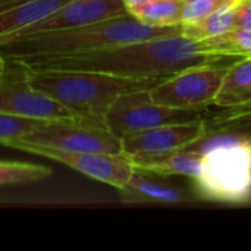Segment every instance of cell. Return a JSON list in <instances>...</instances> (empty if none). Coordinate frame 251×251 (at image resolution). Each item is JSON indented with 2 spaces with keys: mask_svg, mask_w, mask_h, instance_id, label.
<instances>
[{
  "mask_svg": "<svg viewBox=\"0 0 251 251\" xmlns=\"http://www.w3.org/2000/svg\"><path fill=\"white\" fill-rule=\"evenodd\" d=\"M226 57L207 54L199 41L184 35H168L128 43L90 53L63 56H29L6 59L34 71H96L128 78H168L188 66Z\"/></svg>",
  "mask_w": 251,
  "mask_h": 251,
  "instance_id": "obj_1",
  "label": "cell"
},
{
  "mask_svg": "<svg viewBox=\"0 0 251 251\" xmlns=\"http://www.w3.org/2000/svg\"><path fill=\"white\" fill-rule=\"evenodd\" d=\"M178 34H181V24L172 26H154L138 21L128 12L79 26L15 38L0 44V53L6 59L78 54Z\"/></svg>",
  "mask_w": 251,
  "mask_h": 251,
  "instance_id": "obj_2",
  "label": "cell"
},
{
  "mask_svg": "<svg viewBox=\"0 0 251 251\" xmlns=\"http://www.w3.org/2000/svg\"><path fill=\"white\" fill-rule=\"evenodd\" d=\"M21 69L34 88L53 97L78 116L100 122L121 94L151 88L163 81V78H128L96 71Z\"/></svg>",
  "mask_w": 251,
  "mask_h": 251,
  "instance_id": "obj_3",
  "label": "cell"
},
{
  "mask_svg": "<svg viewBox=\"0 0 251 251\" xmlns=\"http://www.w3.org/2000/svg\"><path fill=\"white\" fill-rule=\"evenodd\" d=\"M193 179L201 199L225 204L250 203L251 147L229 144L206 151Z\"/></svg>",
  "mask_w": 251,
  "mask_h": 251,
  "instance_id": "obj_4",
  "label": "cell"
},
{
  "mask_svg": "<svg viewBox=\"0 0 251 251\" xmlns=\"http://www.w3.org/2000/svg\"><path fill=\"white\" fill-rule=\"evenodd\" d=\"M234 57L188 66L150 88L154 103L166 107L204 112L221 91Z\"/></svg>",
  "mask_w": 251,
  "mask_h": 251,
  "instance_id": "obj_5",
  "label": "cell"
},
{
  "mask_svg": "<svg viewBox=\"0 0 251 251\" xmlns=\"http://www.w3.org/2000/svg\"><path fill=\"white\" fill-rule=\"evenodd\" d=\"M203 118V112L166 107L154 103L150 88L134 90L121 94L107 109L103 122L110 132L121 140L171 124L193 122Z\"/></svg>",
  "mask_w": 251,
  "mask_h": 251,
  "instance_id": "obj_6",
  "label": "cell"
},
{
  "mask_svg": "<svg viewBox=\"0 0 251 251\" xmlns=\"http://www.w3.org/2000/svg\"><path fill=\"white\" fill-rule=\"evenodd\" d=\"M18 141L66 151H124L122 140L110 132L104 122L88 118H65L47 121L32 132L18 138Z\"/></svg>",
  "mask_w": 251,
  "mask_h": 251,
  "instance_id": "obj_7",
  "label": "cell"
},
{
  "mask_svg": "<svg viewBox=\"0 0 251 251\" xmlns=\"http://www.w3.org/2000/svg\"><path fill=\"white\" fill-rule=\"evenodd\" d=\"M4 147L16 149L59 162L88 178L109 184L116 190L124 188L131 179L135 168L128 154L122 153H94V151H66L53 147L34 146L18 140L9 141Z\"/></svg>",
  "mask_w": 251,
  "mask_h": 251,
  "instance_id": "obj_8",
  "label": "cell"
},
{
  "mask_svg": "<svg viewBox=\"0 0 251 251\" xmlns=\"http://www.w3.org/2000/svg\"><path fill=\"white\" fill-rule=\"evenodd\" d=\"M0 112L38 121L81 118L53 97L34 88L22 69L9 62L6 76L0 81Z\"/></svg>",
  "mask_w": 251,
  "mask_h": 251,
  "instance_id": "obj_9",
  "label": "cell"
},
{
  "mask_svg": "<svg viewBox=\"0 0 251 251\" xmlns=\"http://www.w3.org/2000/svg\"><path fill=\"white\" fill-rule=\"evenodd\" d=\"M124 13H128L124 0H68L65 4H62L59 9H56L49 16L43 18L41 21L3 38L0 44L31 34L79 26L109 19L113 16H119Z\"/></svg>",
  "mask_w": 251,
  "mask_h": 251,
  "instance_id": "obj_10",
  "label": "cell"
},
{
  "mask_svg": "<svg viewBox=\"0 0 251 251\" xmlns=\"http://www.w3.org/2000/svg\"><path fill=\"white\" fill-rule=\"evenodd\" d=\"M221 109L210 118L203 116L201 137L182 147V150L201 156L219 146L240 144L251 147V101Z\"/></svg>",
  "mask_w": 251,
  "mask_h": 251,
  "instance_id": "obj_11",
  "label": "cell"
},
{
  "mask_svg": "<svg viewBox=\"0 0 251 251\" xmlns=\"http://www.w3.org/2000/svg\"><path fill=\"white\" fill-rule=\"evenodd\" d=\"M203 128V118L193 122L162 125L124 138L122 150L125 154L132 156L140 153H162L182 149L200 138Z\"/></svg>",
  "mask_w": 251,
  "mask_h": 251,
  "instance_id": "obj_12",
  "label": "cell"
},
{
  "mask_svg": "<svg viewBox=\"0 0 251 251\" xmlns=\"http://www.w3.org/2000/svg\"><path fill=\"white\" fill-rule=\"evenodd\" d=\"M135 169L162 176L182 175L194 178L201 165V156L182 149L162 153H140L129 156Z\"/></svg>",
  "mask_w": 251,
  "mask_h": 251,
  "instance_id": "obj_13",
  "label": "cell"
},
{
  "mask_svg": "<svg viewBox=\"0 0 251 251\" xmlns=\"http://www.w3.org/2000/svg\"><path fill=\"white\" fill-rule=\"evenodd\" d=\"M121 200L125 203H154V204H179L188 201V197L169 185L153 182L135 169L128 184L119 190Z\"/></svg>",
  "mask_w": 251,
  "mask_h": 251,
  "instance_id": "obj_14",
  "label": "cell"
},
{
  "mask_svg": "<svg viewBox=\"0 0 251 251\" xmlns=\"http://www.w3.org/2000/svg\"><path fill=\"white\" fill-rule=\"evenodd\" d=\"M68 0H32L0 12V41L53 13Z\"/></svg>",
  "mask_w": 251,
  "mask_h": 251,
  "instance_id": "obj_15",
  "label": "cell"
},
{
  "mask_svg": "<svg viewBox=\"0 0 251 251\" xmlns=\"http://www.w3.org/2000/svg\"><path fill=\"white\" fill-rule=\"evenodd\" d=\"M251 101V57L235 60L226 72L215 106H234Z\"/></svg>",
  "mask_w": 251,
  "mask_h": 251,
  "instance_id": "obj_16",
  "label": "cell"
},
{
  "mask_svg": "<svg viewBox=\"0 0 251 251\" xmlns=\"http://www.w3.org/2000/svg\"><path fill=\"white\" fill-rule=\"evenodd\" d=\"M207 54L221 57H251V29L232 28L224 34L199 41Z\"/></svg>",
  "mask_w": 251,
  "mask_h": 251,
  "instance_id": "obj_17",
  "label": "cell"
},
{
  "mask_svg": "<svg viewBox=\"0 0 251 251\" xmlns=\"http://www.w3.org/2000/svg\"><path fill=\"white\" fill-rule=\"evenodd\" d=\"M232 28H235V3L204 18L182 22L181 35L194 41H200L224 34Z\"/></svg>",
  "mask_w": 251,
  "mask_h": 251,
  "instance_id": "obj_18",
  "label": "cell"
},
{
  "mask_svg": "<svg viewBox=\"0 0 251 251\" xmlns=\"http://www.w3.org/2000/svg\"><path fill=\"white\" fill-rule=\"evenodd\" d=\"M184 0H153L128 9L138 21L154 26H172L182 24Z\"/></svg>",
  "mask_w": 251,
  "mask_h": 251,
  "instance_id": "obj_19",
  "label": "cell"
},
{
  "mask_svg": "<svg viewBox=\"0 0 251 251\" xmlns=\"http://www.w3.org/2000/svg\"><path fill=\"white\" fill-rule=\"evenodd\" d=\"M51 174V169L44 165L0 160V187L40 182Z\"/></svg>",
  "mask_w": 251,
  "mask_h": 251,
  "instance_id": "obj_20",
  "label": "cell"
},
{
  "mask_svg": "<svg viewBox=\"0 0 251 251\" xmlns=\"http://www.w3.org/2000/svg\"><path fill=\"white\" fill-rule=\"evenodd\" d=\"M47 121H38L0 112V146H6L12 140H18L32 132Z\"/></svg>",
  "mask_w": 251,
  "mask_h": 251,
  "instance_id": "obj_21",
  "label": "cell"
},
{
  "mask_svg": "<svg viewBox=\"0 0 251 251\" xmlns=\"http://www.w3.org/2000/svg\"><path fill=\"white\" fill-rule=\"evenodd\" d=\"M235 1L237 0H194V1L185 3L182 22L204 18V16L212 15V13H215V12H218L221 9L232 6Z\"/></svg>",
  "mask_w": 251,
  "mask_h": 251,
  "instance_id": "obj_22",
  "label": "cell"
},
{
  "mask_svg": "<svg viewBox=\"0 0 251 251\" xmlns=\"http://www.w3.org/2000/svg\"><path fill=\"white\" fill-rule=\"evenodd\" d=\"M235 28L251 29V0L235 1Z\"/></svg>",
  "mask_w": 251,
  "mask_h": 251,
  "instance_id": "obj_23",
  "label": "cell"
},
{
  "mask_svg": "<svg viewBox=\"0 0 251 251\" xmlns=\"http://www.w3.org/2000/svg\"><path fill=\"white\" fill-rule=\"evenodd\" d=\"M149 1H153V0H124L126 9H131V7H135V6H141V4H146Z\"/></svg>",
  "mask_w": 251,
  "mask_h": 251,
  "instance_id": "obj_24",
  "label": "cell"
},
{
  "mask_svg": "<svg viewBox=\"0 0 251 251\" xmlns=\"http://www.w3.org/2000/svg\"><path fill=\"white\" fill-rule=\"evenodd\" d=\"M6 72H7V62L6 57L0 53V81L6 76Z\"/></svg>",
  "mask_w": 251,
  "mask_h": 251,
  "instance_id": "obj_25",
  "label": "cell"
},
{
  "mask_svg": "<svg viewBox=\"0 0 251 251\" xmlns=\"http://www.w3.org/2000/svg\"><path fill=\"white\" fill-rule=\"evenodd\" d=\"M190 1H194V0H184V3H190Z\"/></svg>",
  "mask_w": 251,
  "mask_h": 251,
  "instance_id": "obj_26",
  "label": "cell"
}]
</instances>
